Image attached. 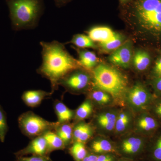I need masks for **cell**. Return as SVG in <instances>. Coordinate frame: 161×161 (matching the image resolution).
Listing matches in <instances>:
<instances>
[{
	"mask_svg": "<svg viewBox=\"0 0 161 161\" xmlns=\"http://www.w3.org/2000/svg\"><path fill=\"white\" fill-rule=\"evenodd\" d=\"M93 109V102L90 98H86L75 111L74 119L78 122L88 118L92 115Z\"/></svg>",
	"mask_w": 161,
	"mask_h": 161,
	"instance_id": "cell-23",
	"label": "cell"
},
{
	"mask_svg": "<svg viewBox=\"0 0 161 161\" xmlns=\"http://www.w3.org/2000/svg\"><path fill=\"white\" fill-rule=\"evenodd\" d=\"M133 113L128 107L119 110L115 123L114 134L122 136L133 129L134 121Z\"/></svg>",
	"mask_w": 161,
	"mask_h": 161,
	"instance_id": "cell-12",
	"label": "cell"
},
{
	"mask_svg": "<svg viewBox=\"0 0 161 161\" xmlns=\"http://www.w3.org/2000/svg\"><path fill=\"white\" fill-rule=\"evenodd\" d=\"M92 76L93 89L107 92L116 102H125L129 87L128 78L123 73L109 64L101 63L93 69Z\"/></svg>",
	"mask_w": 161,
	"mask_h": 161,
	"instance_id": "cell-3",
	"label": "cell"
},
{
	"mask_svg": "<svg viewBox=\"0 0 161 161\" xmlns=\"http://www.w3.org/2000/svg\"><path fill=\"white\" fill-rule=\"evenodd\" d=\"M150 63L151 57L148 52L140 49L134 52L132 64L137 71H145L149 67Z\"/></svg>",
	"mask_w": 161,
	"mask_h": 161,
	"instance_id": "cell-20",
	"label": "cell"
},
{
	"mask_svg": "<svg viewBox=\"0 0 161 161\" xmlns=\"http://www.w3.org/2000/svg\"><path fill=\"white\" fill-rule=\"evenodd\" d=\"M95 132V128L84 120L76 122L73 126V142H79L86 144L92 139Z\"/></svg>",
	"mask_w": 161,
	"mask_h": 161,
	"instance_id": "cell-16",
	"label": "cell"
},
{
	"mask_svg": "<svg viewBox=\"0 0 161 161\" xmlns=\"http://www.w3.org/2000/svg\"><path fill=\"white\" fill-rule=\"evenodd\" d=\"M98 157V154H95L90 151L88 153L87 155L82 161H97Z\"/></svg>",
	"mask_w": 161,
	"mask_h": 161,
	"instance_id": "cell-35",
	"label": "cell"
},
{
	"mask_svg": "<svg viewBox=\"0 0 161 161\" xmlns=\"http://www.w3.org/2000/svg\"><path fill=\"white\" fill-rule=\"evenodd\" d=\"M126 40L125 37L119 33L112 41L108 43H99L97 46L103 53H112L120 46Z\"/></svg>",
	"mask_w": 161,
	"mask_h": 161,
	"instance_id": "cell-28",
	"label": "cell"
},
{
	"mask_svg": "<svg viewBox=\"0 0 161 161\" xmlns=\"http://www.w3.org/2000/svg\"><path fill=\"white\" fill-rule=\"evenodd\" d=\"M54 109L60 124L69 123L74 118L75 112L60 101L57 100L54 104Z\"/></svg>",
	"mask_w": 161,
	"mask_h": 161,
	"instance_id": "cell-21",
	"label": "cell"
},
{
	"mask_svg": "<svg viewBox=\"0 0 161 161\" xmlns=\"http://www.w3.org/2000/svg\"><path fill=\"white\" fill-rule=\"evenodd\" d=\"M76 50L78 62L81 67L89 71L93 70L98 65L99 60L94 52L82 48H78Z\"/></svg>",
	"mask_w": 161,
	"mask_h": 161,
	"instance_id": "cell-19",
	"label": "cell"
},
{
	"mask_svg": "<svg viewBox=\"0 0 161 161\" xmlns=\"http://www.w3.org/2000/svg\"><path fill=\"white\" fill-rule=\"evenodd\" d=\"M52 92H48L42 90H30L23 92L22 99L27 106L36 108L41 104L47 97L53 94Z\"/></svg>",
	"mask_w": 161,
	"mask_h": 161,
	"instance_id": "cell-18",
	"label": "cell"
},
{
	"mask_svg": "<svg viewBox=\"0 0 161 161\" xmlns=\"http://www.w3.org/2000/svg\"><path fill=\"white\" fill-rule=\"evenodd\" d=\"M116 161H138L134 160L131 159L125 158L120 157H119L118 159Z\"/></svg>",
	"mask_w": 161,
	"mask_h": 161,
	"instance_id": "cell-38",
	"label": "cell"
},
{
	"mask_svg": "<svg viewBox=\"0 0 161 161\" xmlns=\"http://www.w3.org/2000/svg\"><path fill=\"white\" fill-rule=\"evenodd\" d=\"M132 0H119V8L126 6L131 3Z\"/></svg>",
	"mask_w": 161,
	"mask_h": 161,
	"instance_id": "cell-37",
	"label": "cell"
},
{
	"mask_svg": "<svg viewBox=\"0 0 161 161\" xmlns=\"http://www.w3.org/2000/svg\"><path fill=\"white\" fill-rule=\"evenodd\" d=\"M119 111L115 108H109L96 114L94 120V128L101 135L107 136L114 134Z\"/></svg>",
	"mask_w": 161,
	"mask_h": 161,
	"instance_id": "cell-10",
	"label": "cell"
},
{
	"mask_svg": "<svg viewBox=\"0 0 161 161\" xmlns=\"http://www.w3.org/2000/svg\"><path fill=\"white\" fill-rule=\"evenodd\" d=\"M16 157L32 155L47 156V144L43 136H40L33 139L27 146L22 150L14 153Z\"/></svg>",
	"mask_w": 161,
	"mask_h": 161,
	"instance_id": "cell-13",
	"label": "cell"
},
{
	"mask_svg": "<svg viewBox=\"0 0 161 161\" xmlns=\"http://www.w3.org/2000/svg\"><path fill=\"white\" fill-rule=\"evenodd\" d=\"M8 129L6 112L0 105V141L2 142H5Z\"/></svg>",
	"mask_w": 161,
	"mask_h": 161,
	"instance_id": "cell-30",
	"label": "cell"
},
{
	"mask_svg": "<svg viewBox=\"0 0 161 161\" xmlns=\"http://www.w3.org/2000/svg\"><path fill=\"white\" fill-rule=\"evenodd\" d=\"M133 44L131 40H126L118 48L112 52L108 57L112 64L122 68H129L132 64Z\"/></svg>",
	"mask_w": 161,
	"mask_h": 161,
	"instance_id": "cell-11",
	"label": "cell"
},
{
	"mask_svg": "<svg viewBox=\"0 0 161 161\" xmlns=\"http://www.w3.org/2000/svg\"><path fill=\"white\" fill-rule=\"evenodd\" d=\"M154 97L150 90L140 81L129 87L125 96V103L133 113L148 111Z\"/></svg>",
	"mask_w": 161,
	"mask_h": 161,
	"instance_id": "cell-7",
	"label": "cell"
},
{
	"mask_svg": "<svg viewBox=\"0 0 161 161\" xmlns=\"http://www.w3.org/2000/svg\"><path fill=\"white\" fill-rule=\"evenodd\" d=\"M122 136L119 141L115 143L116 154L120 157L136 161L143 158L150 137L138 135L133 132Z\"/></svg>",
	"mask_w": 161,
	"mask_h": 161,
	"instance_id": "cell-5",
	"label": "cell"
},
{
	"mask_svg": "<svg viewBox=\"0 0 161 161\" xmlns=\"http://www.w3.org/2000/svg\"><path fill=\"white\" fill-rule=\"evenodd\" d=\"M88 36L98 44L108 43L115 39L119 33L107 26H96L90 28Z\"/></svg>",
	"mask_w": 161,
	"mask_h": 161,
	"instance_id": "cell-15",
	"label": "cell"
},
{
	"mask_svg": "<svg viewBox=\"0 0 161 161\" xmlns=\"http://www.w3.org/2000/svg\"><path fill=\"white\" fill-rule=\"evenodd\" d=\"M42 62L37 72L49 80L52 92L58 90L60 81L74 70L81 67L78 60L67 50L64 44L54 40L41 41Z\"/></svg>",
	"mask_w": 161,
	"mask_h": 161,
	"instance_id": "cell-2",
	"label": "cell"
},
{
	"mask_svg": "<svg viewBox=\"0 0 161 161\" xmlns=\"http://www.w3.org/2000/svg\"><path fill=\"white\" fill-rule=\"evenodd\" d=\"M12 28L15 31L34 29L44 10L43 0H6Z\"/></svg>",
	"mask_w": 161,
	"mask_h": 161,
	"instance_id": "cell-4",
	"label": "cell"
},
{
	"mask_svg": "<svg viewBox=\"0 0 161 161\" xmlns=\"http://www.w3.org/2000/svg\"><path fill=\"white\" fill-rule=\"evenodd\" d=\"M43 136L47 144L48 154L55 150H63L66 148L63 141L53 130L47 132Z\"/></svg>",
	"mask_w": 161,
	"mask_h": 161,
	"instance_id": "cell-22",
	"label": "cell"
},
{
	"mask_svg": "<svg viewBox=\"0 0 161 161\" xmlns=\"http://www.w3.org/2000/svg\"><path fill=\"white\" fill-rule=\"evenodd\" d=\"M56 6L59 8H61L65 6L68 3L71 2L72 0H54Z\"/></svg>",
	"mask_w": 161,
	"mask_h": 161,
	"instance_id": "cell-36",
	"label": "cell"
},
{
	"mask_svg": "<svg viewBox=\"0 0 161 161\" xmlns=\"http://www.w3.org/2000/svg\"><path fill=\"white\" fill-rule=\"evenodd\" d=\"M88 35L78 34L74 35L69 43H72L79 48H98V46Z\"/></svg>",
	"mask_w": 161,
	"mask_h": 161,
	"instance_id": "cell-25",
	"label": "cell"
},
{
	"mask_svg": "<svg viewBox=\"0 0 161 161\" xmlns=\"http://www.w3.org/2000/svg\"><path fill=\"white\" fill-rule=\"evenodd\" d=\"M69 153L75 161H82L87 155L89 151L85 144L75 142L70 148Z\"/></svg>",
	"mask_w": 161,
	"mask_h": 161,
	"instance_id": "cell-27",
	"label": "cell"
},
{
	"mask_svg": "<svg viewBox=\"0 0 161 161\" xmlns=\"http://www.w3.org/2000/svg\"><path fill=\"white\" fill-rule=\"evenodd\" d=\"M89 98L100 106H107L113 101V98L107 92L101 90L93 89L89 94Z\"/></svg>",
	"mask_w": 161,
	"mask_h": 161,
	"instance_id": "cell-26",
	"label": "cell"
},
{
	"mask_svg": "<svg viewBox=\"0 0 161 161\" xmlns=\"http://www.w3.org/2000/svg\"><path fill=\"white\" fill-rule=\"evenodd\" d=\"M18 124L22 133L32 139L54 130L60 124L47 120L31 111L21 114L18 118Z\"/></svg>",
	"mask_w": 161,
	"mask_h": 161,
	"instance_id": "cell-6",
	"label": "cell"
},
{
	"mask_svg": "<svg viewBox=\"0 0 161 161\" xmlns=\"http://www.w3.org/2000/svg\"><path fill=\"white\" fill-rule=\"evenodd\" d=\"M92 74L80 67L72 71L60 81L59 86L69 92L80 93L86 91L92 83Z\"/></svg>",
	"mask_w": 161,
	"mask_h": 161,
	"instance_id": "cell-8",
	"label": "cell"
},
{
	"mask_svg": "<svg viewBox=\"0 0 161 161\" xmlns=\"http://www.w3.org/2000/svg\"><path fill=\"white\" fill-rule=\"evenodd\" d=\"M143 159L146 161H161V128L150 137Z\"/></svg>",
	"mask_w": 161,
	"mask_h": 161,
	"instance_id": "cell-17",
	"label": "cell"
},
{
	"mask_svg": "<svg viewBox=\"0 0 161 161\" xmlns=\"http://www.w3.org/2000/svg\"><path fill=\"white\" fill-rule=\"evenodd\" d=\"M119 10L136 37L161 42V0H132Z\"/></svg>",
	"mask_w": 161,
	"mask_h": 161,
	"instance_id": "cell-1",
	"label": "cell"
},
{
	"mask_svg": "<svg viewBox=\"0 0 161 161\" xmlns=\"http://www.w3.org/2000/svg\"><path fill=\"white\" fill-rule=\"evenodd\" d=\"M54 131L63 141L65 147L73 142V126L69 122L59 124Z\"/></svg>",
	"mask_w": 161,
	"mask_h": 161,
	"instance_id": "cell-24",
	"label": "cell"
},
{
	"mask_svg": "<svg viewBox=\"0 0 161 161\" xmlns=\"http://www.w3.org/2000/svg\"><path fill=\"white\" fill-rule=\"evenodd\" d=\"M161 128V124L148 111L137 114L134 118L133 132L138 135L151 137Z\"/></svg>",
	"mask_w": 161,
	"mask_h": 161,
	"instance_id": "cell-9",
	"label": "cell"
},
{
	"mask_svg": "<svg viewBox=\"0 0 161 161\" xmlns=\"http://www.w3.org/2000/svg\"><path fill=\"white\" fill-rule=\"evenodd\" d=\"M88 142L89 150L95 154L99 155L110 153H116L115 143L107 136H97Z\"/></svg>",
	"mask_w": 161,
	"mask_h": 161,
	"instance_id": "cell-14",
	"label": "cell"
},
{
	"mask_svg": "<svg viewBox=\"0 0 161 161\" xmlns=\"http://www.w3.org/2000/svg\"><path fill=\"white\" fill-rule=\"evenodd\" d=\"M153 78L161 76V57L155 61L152 70Z\"/></svg>",
	"mask_w": 161,
	"mask_h": 161,
	"instance_id": "cell-34",
	"label": "cell"
},
{
	"mask_svg": "<svg viewBox=\"0 0 161 161\" xmlns=\"http://www.w3.org/2000/svg\"><path fill=\"white\" fill-rule=\"evenodd\" d=\"M161 124V96H156L148 110Z\"/></svg>",
	"mask_w": 161,
	"mask_h": 161,
	"instance_id": "cell-29",
	"label": "cell"
},
{
	"mask_svg": "<svg viewBox=\"0 0 161 161\" xmlns=\"http://www.w3.org/2000/svg\"><path fill=\"white\" fill-rule=\"evenodd\" d=\"M119 156L115 153H104L98 155L97 161H116Z\"/></svg>",
	"mask_w": 161,
	"mask_h": 161,
	"instance_id": "cell-33",
	"label": "cell"
},
{
	"mask_svg": "<svg viewBox=\"0 0 161 161\" xmlns=\"http://www.w3.org/2000/svg\"><path fill=\"white\" fill-rule=\"evenodd\" d=\"M151 85L156 96H161V76L153 78Z\"/></svg>",
	"mask_w": 161,
	"mask_h": 161,
	"instance_id": "cell-32",
	"label": "cell"
},
{
	"mask_svg": "<svg viewBox=\"0 0 161 161\" xmlns=\"http://www.w3.org/2000/svg\"><path fill=\"white\" fill-rule=\"evenodd\" d=\"M16 158L17 161H52L47 156H42L16 157Z\"/></svg>",
	"mask_w": 161,
	"mask_h": 161,
	"instance_id": "cell-31",
	"label": "cell"
}]
</instances>
